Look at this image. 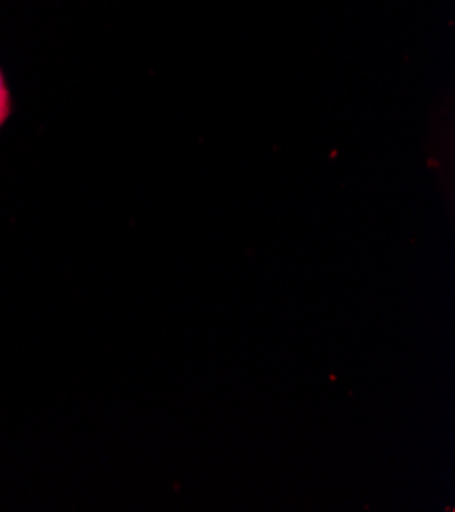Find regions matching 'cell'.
Wrapping results in <instances>:
<instances>
[{"instance_id": "cell-1", "label": "cell", "mask_w": 455, "mask_h": 512, "mask_svg": "<svg viewBox=\"0 0 455 512\" xmlns=\"http://www.w3.org/2000/svg\"><path fill=\"white\" fill-rule=\"evenodd\" d=\"M11 117H13V92H11L7 74L3 66H0V133H3Z\"/></svg>"}]
</instances>
